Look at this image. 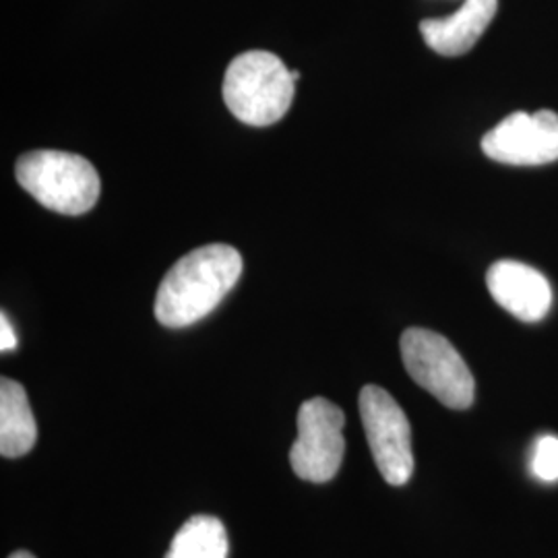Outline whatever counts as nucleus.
<instances>
[{"label": "nucleus", "mask_w": 558, "mask_h": 558, "mask_svg": "<svg viewBox=\"0 0 558 558\" xmlns=\"http://www.w3.org/2000/svg\"><path fill=\"white\" fill-rule=\"evenodd\" d=\"M242 276V257L230 244H207L191 251L161 279L156 294V319L182 329L207 317L230 294Z\"/></svg>", "instance_id": "nucleus-1"}, {"label": "nucleus", "mask_w": 558, "mask_h": 558, "mask_svg": "<svg viewBox=\"0 0 558 558\" xmlns=\"http://www.w3.org/2000/svg\"><path fill=\"white\" fill-rule=\"evenodd\" d=\"M294 83L292 71L279 57L251 50L230 62L223 77V101L240 122L269 126L290 110Z\"/></svg>", "instance_id": "nucleus-2"}, {"label": "nucleus", "mask_w": 558, "mask_h": 558, "mask_svg": "<svg viewBox=\"0 0 558 558\" xmlns=\"http://www.w3.org/2000/svg\"><path fill=\"white\" fill-rule=\"evenodd\" d=\"M15 177L34 199L62 216L87 214L100 199L98 170L77 154L52 149L23 154Z\"/></svg>", "instance_id": "nucleus-3"}, {"label": "nucleus", "mask_w": 558, "mask_h": 558, "mask_svg": "<svg viewBox=\"0 0 558 558\" xmlns=\"http://www.w3.org/2000/svg\"><path fill=\"white\" fill-rule=\"evenodd\" d=\"M401 360L410 377L451 410L474 403L476 380L451 341L430 329L412 327L401 336Z\"/></svg>", "instance_id": "nucleus-4"}, {"label": "nucleus", "mask_w": 558, "mask_h": 558, "mask_svg": "<svg viewBox=\"0 0 558 558\" xmlns=\"http://www.w3.org/2000/svg\"><path fill=\"white\" fill-rule=\"evenodd\" d=\"M360 418L380 476L391 486H403L414 474L412 430L405 412L383 387L366 385L360 391Z\"/></svg>", "instance_id": "nucleus-5"}, {"label": "nucleus", "mask_w": 558, "mask_h": 558, "mask_svg": "<svg viewBox=\"0 0 558 558\" xmlns=\"http://www.w3.org/2000/svg\"><path fill=\"white\" fill-rule=\"evenodd\" d=\"M345 416L333 401L313 398L300 405L299 437L290 449V463L296 476L323 484L336 478L343 461Z\"/></svg>", "instance_id": "nucleus-6"}, {"label": "nucleus", "mask_w": 558, "mask_h": 558, "mask_svg": "<svg viewBox=\"0 0 558 558\" xmlns=\"http://www.w3.org/2000/svg\"><path fill=\"white\" fill-rule=\"evenodd\" d=\"M482 151L507 166H544L558 160V114L513 112L482 140Z\"/></svg>", "instance_id": "nucleus-7"}, {"label": "nucleus", "mask_w": 558, "mask_h": 558, "mask_svg": "<svg viewBox=\"0 0 558 558\" xmlns=\"http://www.w3.org/2000/svg\"><path fill=\"white\" fill-rule=\"evenodd\" d=\"M486 286L500 308L523 323H538L553 306L550 281L519 260H497L486 274Z\"/></svg>", "instance_id": "nucleus-8"}, {"label": "nucleus", "mask_w": 558, "mask_h": 558, "mask_svg": "<svg viewBox=\"0 0 558 558\" xmlns=\"http://www.w3.org/2000/svg\"><path fill=\"white\" fill-rule=\"evenodd\" d=\"M499 0H465L458 13L445 20H424L420 34L442 57L470 52L497 15Z\"/></svg>", "instance_id": "nucleus-9"}, {"label": "nucleus", "mask_w": 558, "mask_h": 558, "mask_svg": "<svg viewBox=\"0 0 558 558\" xmlns=\"http://www.w3.org/2000/svg\"><path fill=\"white\" fill-rule=\"evenodd\" d=\"M38 439V424L23 385L2 377L0 380V456L7 459L29 453Z\"/></svg>", "instance_id": "nucleus-10"}, {"label": "nucleus", "mask_w": 558, "mask_h": 558, "mask_svg": "<svg viewBox=\"0 0 558 558\" xmlns=\"http://www.w3.org/2000/svg\"><path fill=\"white\" fill-rule=\"evenodd\" d=\"M163 558H228L226 525L214 515L186 519Z\"/></svg>", "instance_id": "nucleus-11"}, {"label": "nucleus", "mask_w": 558, "mask_h": 558, "mask_svg": "<svg viewBox=\"0 0 558 558\" xmlns=\"http://www.w3.org/2000/svg\"><path fill=\"white\" fill-rule=\"evenodd\" d=\"M532 470L536 478L544 482H557L558 480V439L557 437H542L534 447L532 456Z\"/></svg>", "instance_id": "nucleus-12"}, {"label": "nucleus", "mask_w": 558, "mask_h": 558, "mask_svg": "<svg viewBox=\"0 0 558 558\" xmlns=\"http://www.w3.org/2000/svg\"><path fill=\"white\" fill-rule=\"evenodd\" d=\"M17 348V336L11 327V323L7 319V315L0 317V350L2 352H11Z\"/></svg>", "instance_id": "nucleus-13"}, {"label": "nucleus", "mask_w": 558, "mask_h": 558, "mask_svg": "<svg viewBox=\"0 0 558 558\" xmlns=\"http://www.w3.org/2000/svg\"><path fill=\"white\" fill-rule=\"evenodd\" d=\"M9 558H36L32 553H27V550H17V553H13Z\"/></svg>", "instance_id": "nucleus-14"}, {"label": "nucleus", "mask_w": 558, "mask_h": 558, "mask_svg": "<svg viewBox=\"0 0 558 558\" xmlns=\"http://www.w3.org/2000/svg\"><path fill=\"white\" fill-rule=\"evenodd\" d=\"M292 80H294V81H299L300 80L299 71H292Z\"/></svg>", "instance_id": "nucleus-15"}]
</instances>
